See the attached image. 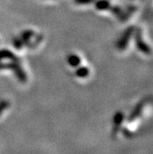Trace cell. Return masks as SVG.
<instances>
[{"label":"cell","instance_id":"obj_10","mask_svg":"<svg viewBox=\"0 0 153 154\" xmlns=\"http://www.w3.org/2000/svg\"><path fill=\"white\" fill-rule=\"evenodd\" d=\"M89 73H90V70H89L88 67H86V66H80V67L77 68L75 74L78 78H86V77L89 76Z\"/></svg>","mask_w":153,"mask_h":154},{"label":"cell","instance_id":"obj_13","mask_svg":"<svg viewBox=\"0 0 153 154\" xmlns=\"http://www.w3.org/2000/svg\"><path fill=\"white\" fill-rule=\"evenodd\" d=\"M13 45L14 46H15L17 49H21L22 46H23V43H22V41L20 40V38H18V37H15V38H13Z\"/></svg>","mask_w":153,"mask_h":154},{"label":"cell","instance_id":"obj_5","mask_svg":"<svg viewBox=\"0 0 153 154\" xmlns=\"http://www.w3.org/2000/svg\"><path fill=\"white\" fill-rule=\"evenodd\" d=\"M144 104H145V100H143V101H141L139 103H137L136 104V106L134 108V110L132 111V113L129 115V116H128V122H130V121H133V120H135L136 117H138L140 115H141V113H142V110H143V107H144Z\"/></svg>","mask_w":153,"mask_h":154},{"label":"cell","instance_id":"obj_7","mask_svg":"<svg viewBox=\"0 0 153 154\" xmlns=\"http://www.w3.org/2000/svg\"><path fill=\"white\" fill-rule=\"evenodd\" d=\"M10 59L12 61H18V57L9 50H0V60L2 59Z\"/></svg>","mask_w":153,"mask_h":154},{"label":"cell","instance_id":"obj_3","mask_svg":"<svg viewBox=\"0 0 153 154\" xmlns=\"http://www.w3.org/2000/svg\"><path fill=\"white\" fill-rule=\"evenodd\" d=\"M135 41H136V45L137 49L141 51L143 54H150V48L148 45L142 40V32L140 29L136 30V35H135Z\"/></svg>","mask_w":153,"mask_h":154},{"label":"cell","instance_id":"obj_6","mask_svg":"<svg viewBox=\"0 0 153 154\" xmlns=\"http://www.w3.org/2000/svg\"><path fill=\"white\" fill-rule=\"evenodd\" d=\"M34 34H35L34 32L32 31V30H26L23 32H21V34H20V40L22 41L23 45H25L27 46H28V45H30V40H31V38Z\"/></svg>","mask_w":153,"mask_h":154},{"label":"cell","instance_id":"obj_2","mask_svg":"<svg viewBox=\"0 0 153 154\" xmlns=\"http://www.w3.org/2000/svg\"><path fill=\"white\" fill-rule=\"evenodd\" d=\"M134 31H135V27L131 26V27H128L126 30V32L123 33V35L121 36L120 40L117 42V45H116V47L119 50H124L127 48V46L128 45V42L130 40V37L133 34Z\"/></svg>","mask_w":153,"mask_h":154},{"label":"cell","instance_id":"obj_14","mask_svg":"<svg viewBox=\"0 0 153 154\" xmlns=\"http://www.w3.org/2000/svg\"><path fill=\"white\" fill-rule=\"evenodd\" d=\"M109 9H111V11H112L114 14H115V15H120V14L122 13L121 8L119 7H112V8H110Z\"/></svg>","mask_w":153,"mask_h":154},{"label":"cell","instance_id":"obj_1","mask_svg":"<svg viewBox=\"0 0 153 154\" xmlns=\"http://www.w3.org/2000/svg\"><path fill=\"white\" fill-rule=\"evenodd\" d=\"M5 68L11 69V70L15 72V75L20 81L25 82L27 80V76L23 71V69L21 68L20 65L18 63V61H12L10 63H5V64L0 63V69H5Z\"/></svg>","mask_w":153,"mask_h":154},{"label":"cell","instance_id":"obj_12","mask_svg":"<svg viewBox=\"0 0 153 154\" xmlns=\"http://www.w3.org/2000/svg\"><path fill=\"white\" fill-rule=\"evenodd\" d=\"M10 103L7 100H2V101H0V115H1L3 113V111L8 109L9 107Z\"/></svg>","mask_w":153,"mask_h":154},{"label":"cell","instance_id":"obj_15","mask_svg":"<svg viewBox=\"0 0 153 154\" xmlns=\"http://www.w3.org/2000/svg\"><path fill=\"white\" fill-rule=\"evenodd\" d=\"M94 1V0H75V2L77 4L80 5H86V4H90Z\"/></svg>","mask_w":153,"mask_h":154},{"label":"cell","instance_id":"obj_9","mask_svg":"<svg viewBox=\"0 0 153 154\" xmlns=\"http://www.w3.org/2000/svg\"><path fill=\"white\" fill-rule=\"evenodd\" d=\"M95 8L98 10H107L111 8V4L108 0H98L95 2Z\"/></svg>","mask_w":153,"mask_h":154},{"label":"cell","instance_id":"obj_4","mask_svg":"<svg viewBox=\"0 0 153 154\" xmlns=\"http://www.w3.org/2000/svg\"><path fill=\"white\" fill-rule=\"evenodd\" d=\"M124 114L122 112H117V113L114 116V128H113V131H112V134L114 137H115L117 135V133L119 132V129H120V125H122L123 121H124Z\"/></svg>","mask_w":153,"mask_h":154},{"label":"cell","instance_id":"obj_16","mask_svg":"<svg viewBox=\"0 0 153 154\" xmlns=\"http://www.w3.org/2000/svg\"><path fill=\"white\" fill-rule=\"evenodd\" d=\"M122 132L124 133V135L126 136L127 137H132V133H131L129 130H127V128H124V129L122 130Z\"/></svg>","mask_w":153,"mask_h":154},{"label":"cell","instance_id":"obj_8","mask_svg":"<svg viewBox=\"0 0 153 154\" xmlns=\"http://www.w3.org/2000/svg\"><path fill=\"white\" fill-rule=\"evenodd\" d=\"M67 63L69 64V66H71L73 67H78L80 65L81 60L78 55L72 54H69L67 57Z\"/></svg>","mask_w":153,"mask_h":154},{"label":"cell","instance_id":"obj_11","mask_svg":"<svg viewBox=\"0 0 153 154\" xmlns=\"http://www.w3.org/2000/svg\"><path fill=\"white\" fill-rule=\"evenodd\" d=\"M136 11V7H129L127 12H124L120 14V20H127V18L132 15V14Z\"/></svg>","mask_w":153,"mask_h":154}]
</instances>
